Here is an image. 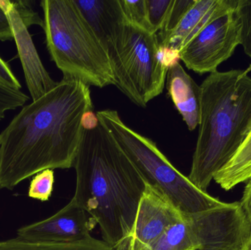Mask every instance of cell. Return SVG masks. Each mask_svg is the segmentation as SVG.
I'll return each instance as SVG.
<instances>
[{
    "label": "cell",
    "mask_w": 251,
    "mask_h": 250,
    "mask_svg": "<svg viewBox=\"0 0 251 250\" xmlns=\"http://www.w3.org/2000/svg\"><path fill=\"white\" fill-rule=\"evenodd\" d=\"M93 110L90 87L70 77L24 106L0 133V189L12 190L43 170L73 167Z\"/></svg>",
    "instance_id": "1"
},
{
    "label": "cell",
    "mask_w": 251,
    "mask_h": 250,
    "mask_svg": "<svg viewBox=\"0 0 251 250\" xmlns=\"http://www.w3.org/2000/svg\"><path fill=\"white\" fill-rule=\"evenodd\" d=\"M74 199L100 226L104 242L126 250L146 182L96 115L85 123L74 164Z\"/></svg>",
    "instance_id": "2"
},
{
    "label": "cell",
    "mask_w": 251,
    "mask_h": 250,
    "mask_svg": "<svg viewBox=\"0 0 251 250\" xmlns=\"http://www.w3.org/2000/svg\"><path fill=\"white\" fill-rule=\"evenodd\" d=\"M249 70L209 73L200 85L199 134L188 179L203 192L251 132Z\"/></svg>",
    "instance_id": "3"
},
{
    "label": "cell",
    "mask_w": 251,
    "mask_h": 250,
    "mask_svg": "<svg viewBox=\"0 0 251 250\" xmlns=\"http://www.w3.org/2000/svg\"><path fill=\"white\" fill-rule=\"evenodd\" d=\"M46 44L63 77L103 88L113 85L110 57L74 0H43Z\"/></svg>",
    "instance_id": "4"
},
{
    "label": "cell",
    "mask_w": 251,
    "mask_h": 250,
    "mask_svg": "<svg viewBox=\"0 0 251 250\" xmlns=\"http://www.w3.org/2000/svg\"><path fill=\"white\" fill-rule=\"evenodd\" d=\"M96 115L145 182L162 192L182 214H197L226 204L196 187L170 162L152 139L128 127L116 110H100Z\"/></svg>",
    "instance_id": "5"
},
{
    "label": "cell",
    "mask_w": 251,
    "mask_h": 250,
    "mask_svg": "<svg viewBox=\"0 0 251 250\" xmlns=\"http://www.w3.org/2000/svg\"><path fill=\"white\" fill-rule=\"evenodd\" d=\"M107 53L113 85L131 102L146 107L163 92L171 63L160 48L157 34L126 22Z\"/></svg>",
    "instance_id": "6"
},
{
    "label": "cell",
    "mask_w": 251,
    "mask_h": 250,
    "mask_svg": "<svg viewBox=\"0 0 251 250\" xmlns=\"http://www.w3.org/2000/svg\"><path fill=\"white\" fill-rule=\"evenodd\" d=\"M185 217L196 250H244L251 238V225L240 202Z\"/></svg>",
    "instance_id": "7"
},
{
    "label": "cell",
    "mask_w": 251,
    "mask_h": 250,
    "mask_svg": "<svg viewBox=\"0 0 251 250\" xmlns=\"http://www.w3.org/2000/svg\"><path fill=\"white\" fill-rule=\"evenodd\" d=\"M240 31L235 8L205 26L178 53V59L195 73H215L240 45Z\"/></svg>",
    "instance_id": "8"
},
{
    "label": "cell",
    "mask_w": 251,
    "mask_h": 250,
    "mask_svg": "<svg viewBox=\"0 0 251 250\" xmlns=\"http://www.w3.org/2000/svg\"><path fill=\"white\" fill-rule=\"evenodd\" d=\"M184 219V214L162 192L146 183L126 250H143L151 246Z\"/></svg>",
    "instance_id": "9"
},
{
    "label": "cell",
    "mask_w": 251,
    "mask_h": 250,
    "mask_svg": "<svg viewBox=\"0 0 251 250\" xmlns=\"http://www.w3.org/2000/svg\"><path fill=\"white\" fill-rule=\"evenodd\" d=\"M95 225L72 198L51 217L18 229L17 237L39 243H76L94 239L91 233Z\"/></svg>",
    "instance_id": "10"
},
{
    "label": "cell",
    "mask_w": 251,
    "mask_h": 250,
    "mask_svg": "<svg viewBox=\"0 0 251 250\" xmlns=\"http://www.w3.org/2000/svg\"><path fill=\"white\" fill-rule=\"evenodd\" d=\"M237 0H196L177 26L165 36L158 38L160 48L178 59V53L215 19L232 11Z\"/></svg>",
    "instance_id": "11"
},
{
    "label": "cell",
    "mask_w": 251,
    "mask_h": 250,
    "mask_svg": "<svg viewBox=\"0 0 251 250\" xmlns=\"http://www.w3.org/2000/svg\"><path fill=\"white\" fill-rule=\"evenodd\" d=\"M0 6L5 11L11 23L14 40L19 48L21 62L25 70L26 85L32 101H35L51 91L57 82L51 79L43 66L30 35L28 32V28L19 17L13 7L12 1L0 0Z\"/></svg>",
    "instance_id": "12"
},
{
    "label": "cell",
    "mask_w": 251,
    "mask_h": 250,
    "mask_svg": "<svg viewBox=\"0 0 251 250\" xmlns=\"http://www.w3.org/2000/svg\"><path fill=\"white\" fill-rule=\"evenodd\" d=\"M165 83L168 95L189 130L194 131L200 122V86L178 60L170 65Z\"/></svg>",
    "instance_id": "13"
},
{
    "label": "cell",
    "mask_w": 251,
    "mask_h": 250,
    "mask_svg": "<svg viewBox=\"0 0 251 250\" xmlns=\"http://www.w3.org/2000/svg\"><path fill=\"white\" fill-rule=\"evenodd\" d=\"M74 1L107 51L127 22L120 0Z\"/></svg>",
    "instance_id": "14"
},
{
    "label": "cell",
    "mask_w": 251,
    "mask_h": 250,
    "mask_svg": "<svg viewBox=\"0 0 251 250\" xmlns=\"http://www.w3.org/2000/svg\"><path fill=\"white\" fill-rule=\"evenodd\" d=\"M222 189L229 191L251 181V132L235 155L213 179Z\"/></svg>",
    "instance_id": "15"
},
{
    "label": "cell",
    "mask_w": 251,
    "mask_h": 250,
    "mask_svg": "<svg viewBox=\"0 0 251 250\" xmlns=\"http://www.w3.org/2000/svg\"><path fill=\"white\" fill-rule=\"evenodd\" d=\"M0 250H116L104 241L92 239L68 244L39 243L16 237L0 242Z\"/></svg>",
    "instance_id": "16"
},
{
    "label": "cell",
    "mask_w": 251,
    "mask_h": 250,
    "mask_svg": "<svg viewBox=\"0 0 251 250\" xmlns=\"http://www.w3.org/2000/svg\"><path fill=\"white\" fill-rule=\"evenodd\" d=\"M143 250H196L185 214L182 221L172 226L154 243Z\"/></svg>",
    "instance_id": "17"
},
{
    "label": "cell",
    "mask_w": 251,
    "mask_h": 250,
    "mask_svg": "<svg viewBox=\"0 0 251 250\" xmlns=\"http://www.w3.org/2000/svg\"><path fill=\"white\" fill-rule=\"evenodd\" d=\"M54 183V170L48 169L37 173L29 184L28 197L42 202L48 201L52 194Z\"/></svg>",
    "instance_id": "18"
},
{
    "label": "cell",
    "mask_w": 251,
    "mask_h": 250,
    "mask_svg": "<svg viewBox=\"0 0 251 250\" xmlns=\"http://www.w3.org/2000/svg\"><path fill=\"white\" fill-rule=\"evenodd\" d=\"M127 22L143 30L153 33L148 21L146 0H120Z\"/></svg>",
    "instance_id": "19"
},
{
    "label": "cell",
    "mask_w": 251,
    "mask_h": 250,
    "mask_svg": "<svg viewBox=\"0 0 251 250\" xmlns=\"http://www.w3.org/2000/svg\"><path fill=\"white\" fill-rule=\"evenodd\" d=\"M148 21L153 33L162 29L174 0H146Z\"/></svg>",
    "instance_id": "20"
},
{
    "label": "cell",
    "mask_w": 251,
    "mask_h": 250,
    "mask_svg": "<svg viewBox=\"0 0 251 250\" xmlns=\"http://www.w3.org/2000/svg\"><path fill=\"white\" fill-rule=\"evenodd\" d=\"M236 11L241 22L240 45L251 58V0H237Z\"/></svg>",
    "instance_id": "21"
},
{
    "label": "cell",
    "mask_w": 251,
    "mask_h": 250,
    "mask_svg": "<svg viewBox=\"0 0 251 250\" xmlns=\"http://www.w3.org/2000/svg\"><path fill=\"white\" fill-rule=\"evenodd\" d=\"M29 96L22 90H13L0 84V121L5 117L6 113L23 107Z\"/></svg>",
    "instance_id": "22"
},
{
    "label": "cell",
    "mask_w": 251,
    "mask_h": 250,
    "mask_svg": "<svg viewBox=\"0 0 251 250\" xmlns=\"http://www.w3.org/2000/svg\"><path fill=\"white\" fill-rule=\"evenodd\" d=\"M196 0H174L166 21L162 29L157 32L158 38L165 36L177 26Z\"/></svg>",
    "instance_id": "23"
},
{
    "label": "cell",
    "mask_w": 251,
    "mask_h": 250,
    "mask_svg": "<svg viewBox=\"0 0 251 250\" xmlns=\"http://www.w3.org/2000/svg\"><path fill=\"white\" fill-rule=\"evenodd\" d=\"M12 4L26 27L29 28L32 25H38L42 27L44 21L34 11L31 1H12Z\"/></svg>",
    "instance_id": "24"
},
{
    "label": "cell",
    "mask_w": 251,
    "mask_h": 250,
    "mask_svg": "<svg viewBox=\"0 0 251 250\" xmlns=\"http://www.w3.org/2000/svg\"><path fill=\"white\" fill-rule=\"evenodd\" d=\"M0 84L13 90H22V85L9 65L0 57Z\"/></svg>",
    "instance_id": "25"
},
{
    "label": "cell",
    "mask_w": 251,
    "mask_h": 250,
    "mask_svg": "<svg viewBox=\"0 0 251 250\" xmlns=\"http://www.w3.org/2000/svg\"><path fill=\"white\" fill-rule=\"evenodd\" d=\"M14 33L8 16L0 6V41H13Z\"/></svg>",
    "instance_id": "26"
},
{
    "label": "cell",
    "mask_w": 251,
    "mask_h": 250,
    "mask_svg": "<svg viewBox=\"0 0 251 250\" xmlns=\"http://www.w3.org/2000/svg\"><path fill=\"white\" fill-rule=\"evenodd\" d=\"M240 203L251 225V181L248 182L245 187L243 198Z\"/></svg>",
    "instance_id": "27"
},
{
    "label": "cell",
    "mask_w": 251,
    "mask_h": 250,
    "mask_svg": "<svg viewBox=\"0 0 251 250\" xmlns=\"http://www.w3.org/2000/svg\"><path fill=\"white\" fill-rule=\"evenodd\" d=\"M244 250H251V238L249 242H248L247 245H246Z\"/></svg>",
    "instance_id": "28"
}]
</instances>
